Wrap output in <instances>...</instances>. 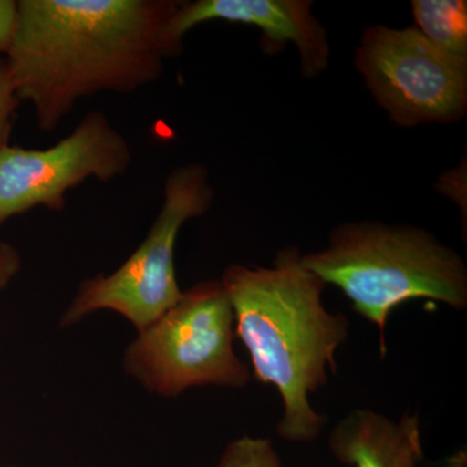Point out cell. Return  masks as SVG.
<instances>
[{"instance_id": "1", "label": "cell", "mask_w": 467, "mask_h": 467, "mask_svg": "<svg viewBox=\"0 0 467 467\" xmlns=\"http://www.w3.org/2000/svg\"><path fill=\"white\" fill-rule=\"evenodd\" d=\"M5 55L21 101L43 133L57 130L79 100L130 94L158 81L183 51L171 32L182 0H18Z\"/></svg>"}, {"instance_id": "2", "label": "cell", "mask_w": 467, "mask_h": 467, "mask_svg": "<svg viewBox=\"0 0 467 467\" xmlns=\"http://www.w3.org/2000/svg\"><path fill=\"white\" fill-rule=\"evenodd\" d=\"M220 282L254 377L281 393L284 416L276 432L291 442L316 441L325 417L309 395L327 383L328 370L337 371L335 353L348 339V318L325 308L326 285L304 267L295 245L279 251L270 267L233 264Z\"/></svg>"}, {"instance_id": "3", "label": "cell", "mask_w": 467, "mask_h": 467, "mask_svg": "<svg viewBox=\"0 0 467 467\" xmlns=\"http://www.w3.org/2000/svg\"><path fill=\"white\" fill-rule=\"evenodd\" d=\"M301 263L325 285L342 290L353 310L376 326L382 356L387 322L401 304L427 299L467 308L465 261L420 227L342 223L331 232L327 247L301 254Z\"/></svg>"}, {"instance_id": "4", "label": "cell", "mask_w": 467, "mask_h": 467, "mask_svg": "<svg viewBox=\"0 0 467 467\" xmlns=\"http://www.w3.org/2000/svg\"><path fill=\"white\" fill-rule=\"evenodd\" d=\"M234 312L220 281H204L138 333L125 353L126 373L144 389L175 398L192 387L242 389L251 371L234 350Z\"/></svg>"}, {"instance_id": "5", "label": "cell", "mask_w": 467, "mask_h": 467, "mask_svg": "<svg viewBox=\"0 0 467 467\" xmlns=\"http://www.w3.org/2000/svg\"><path fill=\"white\" fill-rule=\"evenodd\" d=\"M214 195L208 169L201 162L169 171L164 202L146 239L116 272L82 282L60 319L61 327L78 324L98 310L119 313L138 333L161 317L183 294L174 265L181 229L187 221L207 213Z\"/></svg>"}, {"instance_id": "6", "label": "cell", "mask_w": 467, "mask_h": 467, "mask_svg": "<svg viewBox=\"0 0 467 467\" xmlns=\"http://www.w3.org/2000/svg\"><path fill=\"white\" fill-rule=\"evenodd\" d=\"M355 66L396 125L451 124L466 115L467 57L436 47L414 26L368 27Z\"/></svg>"}, {"instance_id": "7", "label": "cell", "mask_w": 467, "mask_h": 467, "mask_svg": "<svg viewBox=\"0 0 467 467\" xmlns=\"http://www.w3.org/2000/svg\"><path fill=\"white\" fill-rule=\"evenodd\" d=\"M130 143L104 113H88L72 133L45 150L0 149V227L34 208L61 212L67 193L90 180L107 183L128 173Z\"/></svg>"}, {"instance_id": "8", "label": "cell", "mask_w": 467, "mask_h": 467, "mask_svg": "<svg viewBox=\"0 0 467 467\" xmlns=\"http://www.w3.org/2000/svg\"><path fill=\"white\" fill-rule=\"evenodd\" d=\"M309 0H196L182 2L171 21V32L183 41L184 36L208 21L223 20L259 27L261 47L269 54L287 43L296 46L301 72L315 78L330 61L327 33L313 16Z\"/></svg>"}, {"instance_id": "9", "label": "cell", "mask_w": 467, "mask_h": 467, "mask_svg": "<svg viewBox=\"0 0 467 467\" xmlns=\"http://www.w3.org/2000/svg\"><path fill=\"white\" fill-rule=\"evenodd\" d=\"M334 456L353 467H418L423 459L420 418L399 420L358 409L337 423L330 434Z\"/></svg>"}, {"instance_id": "10", "label": "cell", "mask_w": 467, "mask_h": 467, "mask_svg": "<svg viewBox=\"0 0 467 467\" xmlns=\"http://www.w3.org/2000/svg\"><path fill=\"white\" fill-rule=\"evenodd\" d=\"M416 29L441 50L467 57L465 0H413Z\"/></svg>"}, {"instance_id": "11", "label": "cell", "mask_w": 467, "mask_h": 467, "mask_svg": "<svg viewBox=\"0 0 467 467\" xmlns=\"http://www.w3.org/2000/svg\"><path fill=\"white\" fill-rule=\"evenodd\" d=\"M217 467H281L269 439L243 436L227 445Z\"/></svg>"}, {"instance_id": "12", "label": "cell", "mask_w": 467, "mask_h": 467, "mask_svg": "<svg viewBox=\"0 0 467 467\" xmlns=\"http://www.w3.org/2000/svg\"><path fill=\"white\" fill-rule=\"evenodd\" d=\"M21 103L23 101L18 98L7 60L0 57V149L9 144Z\"/></svg>"}, {"instance_id": "13", "label": "cell", "mask_w": 467, "mask_h": 467, "mask_svg": "<svg viewBox=\"0 0 467 467\" xmlns=\"http://www.w3.org/2000/svg\"><path fill=\"white\" fill-rule=\"evenodd\" d=\"M17 12L16 0H0V57H5L14 41Z\"/></svg>"}, {"instance_id": "14", "label": "cell", "mask_w": 467, "mask_h": 467, "mask_svg": "<svg viewBox=\"0 0 467 467\" xmlns=\"http://www.w3.org/2000/svg\"><path fill=\"white\" fill-rule=\"evenodd\" d=\"M23 265L20 252L7 242H0V292L14 281Z\"/></svg>"}, {"instance_id": "15", "label": "cell", "mask_w": 467, "mask_h": 467, "mask_svg": "<svg viewBox=\"0 0 467 467\" xmlns=\"http://www.w3.org/2000/svg\"><path fill=\"white\" fill-rule=\"evenodd\" d=\"M442 467H466V453L465 451H460L456 456L451 457L445 461Z\"/></svg>"}]
</instances>
